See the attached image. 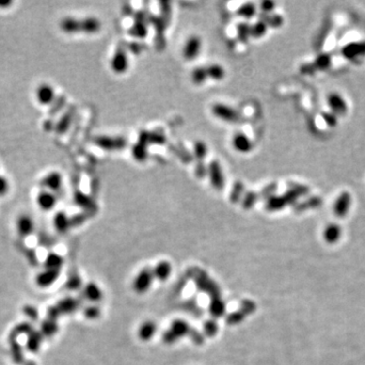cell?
<instances>
[{"mask_svg":"<svg viewBox=\"0 0 365 365\" xmlns=\"http://www.w3.org/2000/svg\"><path fill=\"white\" fill-rule=\"evenodd\" d=\"M24 365H37L35 361H32V360H29V361H26L24 363Z\"/></svg>","mask_w":365,"mask_h":365,"instance_id":"cell-42","label":"cell"},{"mask_svg":"<svg viewBox=\"0 0 365 365\" xmlns=\"http://www.w3.org/2000/svg\"><path fill=\"white\" fill-rule=\"evenodd\" d=\"M330 105L337 112H344L346 110V106L343 102V99L338 95H331L330 96Z\"/></svg>","mask_w":365,"mask_h":365,"instance_id":"cell-31","label":"cell"},{"mask_svg":"<svg viewBox=\"0 0 365 365\" xmlns=\"http://www.w3.org/2000/svg\"><path fill=\"white\" fill-rule=\"evenodd\" d=\"M271 6H273L272 2H265V3H263V9L265 10V12H270V10L272 9Z\"/></svg>","mask_w":365,"mask_h":365,"instance_id":"cell-41","label":"cell"},{"mask_svg":"<svg viewBox=\"0 0 365 365\" xmlns=\"http://www.w3.org/2000/svg\"><path fill=\"white\" fill-rule=\"evenodd\" d=\"M16 228L18 235L21 238L30 236L35 228V223L32 218L28 214H21L16 221Z\"/></svg>","mask_w":365,"mask_h":365,"instance_id":"cell-4","label":"cell"},{"mask_svg":"<svg viewBox=\"0 0 365 365\" xmlns=\"http://www.w3.org/2000/svg\"><path fill=\"white\" fill-rule=\"evenodd\" d=\"M349 207H350V196L347 193H344L338 199V201L335 205V213L338 216H344L347 213Z\"/></svg>","mask_w":365,"mask_h":365,"instance_id":"cell-18","label":"cell"},{"mask_svg":"<svg viewBox=\"0 0 365 365\" xmlns=\"http://www.w3.org/2000/svg\"><path fill=\"white\" fill-rule=\"evenodd\" d=\"M340 236H341V229L336 224L329 225L324 232V238L328 242L337 241L339 239Z\"/></svg>","mask_w":365,"mask_h":365,"instance_id":"cell-24","label":"cell"},{"mask_svg":"<svg viewBox=\"0 0 365 365\" xmlns=\"http://www.w3.org/2000/svg\"><path fill=\"white\" fill-rule=\"evenodd\" d=\"M255 13H256L255 5L252 3H248L246 5L241 6L240 9L238 10V14L245 17H252L254 15H255Z\"/></svg>","mask_w":365,"mask_h":365,"instance_id":"cell-32","label":"cell"},{"mask_svg":"<svg viewBox=\"0 0 365 365\" xmlns=\"http://www.w3.org/2000/svg\"><path fill=\"white\" fill-rule=\"evenodd\" d=\"M98 315V309L95 307H88L85 311V316L88 318H93L95 317Z\"/></svg>","mask_w":365,"mask_h":365,"instance_id":"cell-37","label":"cell"},{"mask_svg":"<svg viewBox=\"0 0 365 365\" xmlns=\"http://www.w3.org/2000/svg\"><path fill=\"white\" fill-rule=\"evenodd\" d=\"M101 21L95 17H85L81 19V32L86 34H95L101 29Z\"/></svg>","mask_w":365,"mask_h":365,"instance_id":"cell-14","label":"cell"},{"mask_svg":"<svg viewBox=\"0 0 365 365\" xmlns=\"http://www.w3.org/2000/svg\"><path fill=\"white\" fill-rule=\"evenodd\" d=\"M41 185L50 191H59L62 186V175L58 172H52L41 181Z\"/></svg>","mask_w":365,"mask_h":365,"instance_id":"cell-7","label":"cell"},{"mask_svg":"<svg viewBox=\"0 0 365 365\" xmlns=\"http://www.w3.org/2000/svg\"><path fill=\"white\" fill-rule=\"evenodd\" d=\"M210 181L216 189H221L224 185L222 172H221L219 164L216 162L210 165Z\"/></svg>","mask_w":365,"mask_h":365,"instance_id":"cell-13","label":"cell"},{"mask_svg":"<svg viewBox=\"0 0 365 365\" xmlns=\"http://www.w3.org/2000/svg\"><path fill=\"white\" fill-rule=\"evenodd\" d=\"M206 70H207L208 77H211V79H216V80L222 79L225 75V71L223 67L218 64H212L208 66V67H206Z\"/></svg>","mask_w":365,"mask_h":365,"instance_id":"cell-26","label":"cell"},{"mask_svg":"<svg viewBox=\"0 0 365 365\" xmlns=\"http://www.w3.org/2000/svg\"><path fill=\"white\" fill-rule=\"evenodd\" d=\"M96 143L104 148L114 149V148L123 147V145L125 144V141L123 139H118V138L112 139L110 137H101L96 140Z\"/></svg>","mask_w":365,"mask_h":365,"instance_id":"cell-17","label":"cell"},{"mask_svg":"<svg viewBox=\"0 0 365 365\" xmlns=\"http://www.w3.org/2000/svg\"><path fill=\"white\" fill-rule=\"evenodd\" d=\"M187 332H188V326H187V324L184 323V322H182V320H176V322H175L173 324L171 333L175 337H176V336L182 337V336H184V335L187 334Z\"/></svg>","mask_w":365,"mask_h":365,"instance_id":"cell-29","label":"cell"},{"mask_svg":"<svg viewBox=\"0 0 365 365\" xmlns=\"http://www.w3.org/2000/svg\"><path fill=\"white\" fill-rule=\"evenodd\" d=\"M208 79L206 67H198L192 72V80L196 84H201Z\"/></svg>","mask_w":365,"mask_h":365,"instance_id":"cell-28","label":"cell"},{"mask_svg":"<svg viewBox=\"0 0 365 365\" xmlns=\"http://www.w3.org/2000/svg\"><path fill=\"white\" fill-rule=\"evenodd\" d=\"M43 127L46 131H51L52 129H55V125L52 122V120H46L45 122H44Z\"/></svg>","mask_w":365,"mask_h":365,"instance_id":"cell-39","label":"cell"},{"mask_svg":"<svg viewBox=\"0 0 365 365\" xmlns=\"http://www.w3.org/2000/svg\"><path fill=\"white\" fill-rule=\"evenodd\" d=\"M60 270H51L46 269L38 274L36 278V283L41 288H47V287L51 286L55 281H56L59 277Z\"/></svg>","mask_w":365,"mask_h":365,"instance_id":"cell-5","label":"cell"},{"mask_svg":"<svg viewBox=\"0 0 365 365\" xmlns=\"http://www.w3.org/2000/svg\"><path fill=\"white\" fill-rule=\"evenodd\" d=\"M10 343V352H12L13 359L16 363L20 364L24 362V349L16 340L9 341Z\"/></svg>","mask_w":365,"mask_h":365,"instance_id":"cell-20","label":"cell"},{"mask_svg":"<svg viewBox=\"0 0 365 365\" xmlns=\"http://www.w3.org/2000/svg\"><path fill=\"white\" fill-rule=\"evenodd\" d=\"M13 4V1L10 0H0V7H7Z\"/></svg>","mask_w":365,"mask_h":365,"instance_id":"cell-40","label":"cell"},{"mask_svg":"<svg viewBox=\"0 0 365 365\" xmlns=\"http://www.w3.org/2000/svg\"><path fill=\"white\" fill-rule=\"evenodd\" d=\"M71 120H72V112H67L64 114L61 119L58 121V123L55 125V131L57 132L59 134H63L64 132L67 131L71 124Z\"/></svg>","mask_w":365,"mask_h":365,"instance_id":"cell-23","label":"cell"},{"mask_svg":"<svg viewBox=\"0 0 365 365\" xmlns=\"http://www.w3.org/2000/svg\"><path fill=\"white\" fill-rule=\"evenodd\" d=\"M266 32V26L264 23H258L253 28H251V35L254 37H262Z\"/></svg>","mask_w":365,"mask_h":365,"instance_id":"cell-34","label":"cell"},{"mask_svg":"<svg viewBox=\"0 0 365 365\" xmlns=\"http://www.w3.org/2000/svg\"><path fill=\"white\" fill-rule=\"evenodd\" d=\"M71 225V221L64 212H58L54 216V226L59 232H65Z\"/></svg>","mask_w":365,"mask_h":365,"instance_id":"cell-15","label":"cell"},{"mask_svg":"<svg viewBox=\"0 0 365 365\" xmlns=\"http://www.w3.org/2000/svg\"><path fill=\"white\" fill-rule=\"evenodd\" d=\"M232 146L238 152H248L252 148V142L247 135L238 133L232 137Z\"/></svg>","mask_w":365,"mask_h":365,"instance_id":"cell-11","label":"cell"},{"mask_svg":"<svg viewBox=\"0 0 365 365\" xmlns=\"http://www.w3.org/2000/svg\"><path fill=\"white\" fill-rule=\"evenodd\" d=\"M58 331V325L56 324V320H53L50 318H47L44 320L41 325V333L43 336L46 337H52L57 333Z\"/></svg>","mask_w":365,"mask_h":365,"instance_id":"cell-19","label":"cell"},{"mask_svg":"<svg viewBox=\"0 0 365 365\" xmlns=\"http://www.w3.org/2000/svg\"><path fill=\"white\" fill-rule=\"evenodd\" d=\"M154 332H156V326H154L152 323H145V324H143V326L140 328L139 335L142 339L147 340L152 337Z\"/></svg>","mask_w":365,"mask_h":365,"instance_id":"cell-30","label":"cell"},{"mask_svg":"<svg viewBox=\"0 0 365 365\" xmlns=\"http://www.w3.org/2000/svg\"><path fill=\"white\" fill-rule=\"evenodd\" d=\"M202 47V41L201 39L197 36H192L187 40L184 49H183V55L184 57L188 60L195 59L199 53L201 51Z\"/></svg>","mask_w":365,"mask_h":365,"instance_id":"cell-1","label":"cell"},{"mask_svg":"<svg viewBox=\"0 0 365 365\" xmlns=\"http://www.w3.org/2000/svg\"><path fill=\"white\" fill-rule=\"evenodd\" d=\"M63 264V259L57 254H49L45 260V268L51 270H60V267Z\"/></svg>","mask_w":365,"mask_h":365,"instance_id":"cell-22","label":"cell"},{"mask_svg":"<svg viewBox=\"0 0 365 365\" xmlns=\"http://www.w3.org/2000/svg\"><path fill=\"white\" fill-rule=\"evenodd\" d=\"M9 189V183L3 175H0V197L4 196Z\"/></svg>","mask_w":365,"mask_h":365,"instance_id":"cell-35","label":"cell"},{"mask_svg":"<svg viewBox=\"0 0 365 365\" xmlns=\"http://www.w3.org/2000/svg\"><path fill=\"white\" fill-rule=\"evenodd\" d=\"M43 337L44 336L42 335L41 332L32 330L31 333L28 335L27 344H26L27 349L32 353H37L41 348L42 342H43Z\"/></svg>","mask_w":365,"mask_h":365,"instance_id":"cell-12","label":"cell"},{"mask_svg":"<svg viewBox=\"0 0 365 365\" xmlns=\"http://www.w3.org/2000/svg\"><path fill=\"white\" fill-rule=\"evenodd\" d=\"M212 111H213V114L217 118L229 122V123H236V122L239 119V115L235 109H232L231 107H228L222 104L215 105Z\"/></svg>","mask_w":365,"mask_h":365,"instance_id":"cell-2","label":"cell"},{"mask_svg":"<svg viewBox=\"0 0 365 365\" xmlns=\"http://www.w3.org/2000/svg\"><path fill=\"white\" fill-rule=\"evenodd\" d=\"M152 276L153 274L148 271V270H144L142 271L134 281V287L136 291L138 292H143L145 291L149 288V286L151 284V279H152Z\"/></svg>","mask_w":365,"mask_h":365,"instance_id":"cell-10","label":"cell"},{"mask_svg":"<svg viewBox=\"0 0 365 365\" xmlns=\"http://www.w3.org/2000/svg\"><path fill=\"white\" fill-rule=\"evenodd\" d=\"M56 201H57L56 196L50 191H41L37 196L38 206L41 209L45 210V211L53 209L54 206L56 205Z\"/></svg>","mask_w":365,"mask_h":365,"instance_id":"cell-8","label":"cell"},{"mask_svg":"<svg viewBox=\"0 0 365 365\" xmlns=\"http://www.w3.org/2000/svg\"><path fill=\"white\" fill-rule=\"evenodd\" d=\"M79 286V279L77 278V277H72L68 281V287H69V288H71V289H75Z\"/></svg>","mask_w":365,"mask_h":365,"instance_id":"cell-38","label":"cell"},{"mask_svg":"<svg viewBox=\"0 0 365 365\" xmlns=\"http://www.w3.org/2000/svg\"><path fill=\"white\" fill-rule=\"evenodd\" d=\"M171 273V266L167 262H161L158 265L156 270L153 271V275L159 280H165Z\"/></svg>","mask_w":365,"mask_h":365,"instance_id":"cell-27","label":"cell"},{"mask_svg":"<svg viewBox=\"0 0 365 365\" xmlns=\"http://www.w3.org/2000/svg\"><path fill=\"white\" fill-rule=\"evenodd\" d=\"M128 57L124 50H119L111 60V67L116 73H123L128 69Z\"/></svg>","mask_w":365,"mask_h":365,"instance_id":"cell-6","label":"cell"},{"mask_svg":"<svg viewBox=\"0 0 365 365\" xmlns=\"http://www.w3.org/2000/svg\"><path fill=\"white\" fill-rule=\"evenodd\" d=\"M60 28L66 34H76V32H81V19L65 17L61 20Z\"/></svg>","mask_w":365,"mask_h":365,"instance_id":"cell-9","label":"cell"},{"mask_svg":"<svg viewBox=\"0 0 365 365\" xmlns=\"http://www.w3.org/2000/svg\"><path fill=\"white\" fill-rule=\"evenodd\" d=\"M23 312L32 320H37L38 317H39L38 309L35 306H32V305H26V306H24Z\"/></svg>","mask_w":365,"mask_h":365,"instance_id":"cell-33","label":"cell"},{"mask_svg":"<svg viewBox=\"0 0 365 365\" xmlns=\"http://www.w3.org/2000/svg\"><path fill=\"white\" fill-rule=\"evenodd\" d=\"M36 96L40 104L44 106L51 105L55 101V91L52 85L48 83H42L37 88Z\"/></svg>","mask_w":365,"mask_h":365,"instance_id":"cell-3","label":"cell"},{"mask_svg":"<svg viewBox=\"0 0 365 365\" xmlns=\"http://www.w3.org/2000/svg\"><path fill=\"white\" fill-rule=\"evenodd\" d=\"M84 294L86 296L87 300H90L92 302H98L99 298L102 297V292L99 290L98 287L95 285L94 283L87 284L84 289Z\"/></svg>","mask_w":365,"mask_h":365,"instance_id":"cell-25","label":"cell"},{"mask_svg":"<svg viewBox=\"0 0 365 365\" xmlns=\"http://www.w3.org/2000/svg\"><path fill=\"white\" fill-rule=\"evenodd\" d=\"M57 102L58 103H54V107H52L51 108V110H50V115H55L54 113H56V112H58V111L61 109V107H62V105H63V103H64V98L63 97H58L57 98Z\"/></svg>","mask_w":365,"mask_h":365,"instance_id":"cell-36","label":"cell"},{"mask_svg":"<svg viewBox=\"0 0 365 365\" xmlns=\"http://www.w3.org/2000/svg\"><path fill=\"white\" fill-rule=\"evenodd\" d=\"M77 306H79V302H77V301L74 300V298H64V300L60 301L56 304V307L58 308L60 315L70 314L75 311Z\"/></svg>","mask_w":365,"mask_h":365,"instance_id":"cell-16","label":"cell"},{"mask_svg":"<svg viewBox=\"0 0 365 365\" xmlns=\"http://www.w3.org/2000/svg\"><path fill=\"white\" fill-rule=\"evenodd\" d=\"M32 331V325H30L29 323H21L17 326H16L13 331L10 332L9 334V341H13V340H16V338L20 335H24V334H30L31 332Z\"/></svg>","mask_w":365,"mask_h":365,"instance_id":"cell-21","label":"cell"}]
</instances>
